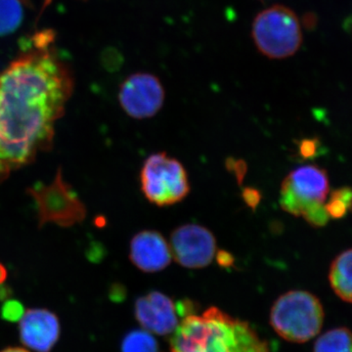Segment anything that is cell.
I'll use <instances>...</instances> for the list:
<instances>
[{
  "label": "cell",
  "instance_id": "5",
  "mask_svg": "<svg viewBox=\"0 0 352 352\" xmlns=\"http://www.w3.org/2000/svg\"><path fill=\"white\" fill-rule=\"evenodd\" d=\"M252 36L259 52L270 59L293 56L302 43L298 16L284 6L261 11L252 23Z\"/></svg>",
  "mask_w": 352,
  "mask_h": 352
},
{
  "label": "cell",
  "instance_id": "4",
  "mask_svg": "<svg viewBox=\"0 0 352 352\" xmlns=\"http://www.w3.org/2000/svg\"><path fill=\"white\" fill-rule=\"evenodd\" d=\"M323 305L307 291L287 292L277 298L270 311V324L287 342L303 344L320 333L324 323Z\"/></svg>",
  "mask_w": 352,
  "mask_h": 352
},
{
  "label": "cell",
  "instance_id": "22",
  "mask_svg": "<svg viewBox=\"0 0 352 352\" xmlns=\"http://www.w3.org/2000/svg\"><path fill=\"white\" fill-rule=\"evenodd\" d=\"M215 254H217V261L220 266L228 267V266H231L234 263V258L228 252L220 250Z\"/></svg>",
  "mask_w": 352,
  "mask_h": 352
},
{
  "label": "cell",
  "instance_id": "9",
  "mask_svg": "<svg viewBox=\"0 0 352 352\" xmlns=\"http://www.w3.org/2000/svg\"><path fill=\"white\" fill-rule=\"evenodd\" d=\"M164 98L166 94L163 85L152 74H133L120 87V106L133 119L154 117L163 108Z\"/></svg>",
  "mask_w": 352,
  "mask_h": 352
},
{
  "label": "cell",
  "instance_id": "10",
  "mask_svg": "<svg viewBox=\"0 0 352 352\" xmlns=\"http://www.w3.org/2000/svg\"><path fill=\"white\" fill-rule=\"evenodd\" d=\"M134 315L141 327L154 335H170L179 325L175 303L161 292H151L136 300Z\"/></svg>",
  "mask_w": 352,
  "mask_h": 352
},
{
  "label": "cell",
  "instance_id": "13",
  "mask_svg": "<svg viewBox=\"0 0 352 352\" xmlns=\"http://www.w3.org/2000/svg\"><path fill=\"white\" fill-rule=\"evenodd\" d=\"M331 288L344 302L352 303V249L340 252L329 271Z\"/></svg>",
  "mask_w": 352,
  "mask_h": 352
},
{
  "label": "cell",
  "instance_id": "15",
  "mask_svg": "<svg viewBox=\"0 0 352 352\" xmlns=\"http://www.w3.org/2000/svg\"><path fill=\"white\" fill-rule=\"evenodd\" d=\"M23 16V0H0V36L16 31L22 23Z\"/></svg>",
  "mask_w": 352,
  "mask_h": 352
},
{
  "label": "cell",
  "instance_id": "17",
  "mask_svg": "<svg viewBox=\"0 0 352 352\" xmlns=\"http://www.w3.org/2000/svg\"><path fill=\"white\" fill-rule=\"evenodd\" d=\"M325 208L330 219H340L352 212V189L344 187L335 190L325 204Z\"/></svg>",
  "mask_w": 352,
  "mask_h": 352
},
{
  "label": "cell",
  "instance_id": "6",
  "mask_svg": "<svg viewBox=\"0 0 352 352\" xmlns=\"http://www.w3.org/2000/svg\"><path fill=\"white\" fill-rule=\"evenodd\" d=\"M145 198L157 207H168L184 200L190 193L187 171L183 164L166 153L146 159L140 173Z\"/></svg>",
  "mask_w": 352,
  "mask_h": 352
},
{
  "label": "cell",
  "instance_id": "8",
  "mask_svg": "<svg viewBox=\"0 0 352 352\" xmlns=\"http://www.w3.org/2000/svg\"><path fill=\"white\" fill-rule=\"evenodd\" d=\"M171 256L176 263L189 270H201L212 263L217 254L214 234L198 224L177 227L170 235Z\"/></svg>",
  "mask_w": 352,
  "mask_h": 352
},
{
  "label": "cell",
  "instance_id": "11",
  "mask_svg": "<svg viewBox=\"0 0 352 352\" xmlns=\"http://www.w3.org/2000/svg\"><path fill=\"white\" fill-rule=\"evenodd\" d=\"M61 333L57 315L44 308L25 312L20 320L19 335L22 344L36 352H50Z\"/></svg>",
  "mask_w": 352,
  "mask_h": 352
},
{
  "label": "cell",
  "instance_id": "23",
  "mask_svg": "<svg viewBox=\"0 0 352 352\" xmlns=\"http://www.w3.org/2000/svg\"><path fill=\"white\" fill-rule=\"evenodd\" d=\"M7 278V270L6 268L0 263V285H2L6 282Z\"/></svg>",
  "mask_w": 352,
  "mask_h": 352
},
{
  "label": "cell",
  "instance_id": "20",
  "mask_svg": "<svg viewBox=\"0 0 352 352\" xmlns=\"http://www.w3.org/2000/svg\"><path fill=\"white\" fill-rule=\"evenodd\" d=\"M320 142L317 139H303L298 143V154L303 159H310L316 156L320 149Z\"/></svg>",
  "mask_w": 352,
  "mask_h": 352
},
{
  "label": "cell",
  "instance_id": "14",
  "mask_svg": "<svg viewBox=\"0 0 352 352\" xmlns=\"http://www.w3.org/2000/svg\"><path fill=\"white\" fill-rule=\"evenodd\" d=\"M314 352H352V332L349 328H333L315 342Z\"/></svg>",
  "mask_w": 352,
  "mask_h": 352
},
{
  "label": "cell",
  "instance_id": "12",
  "mask_svg": "<svg viewBox=\"0 0 352 352\" xmlns=\"http://www.w3.org/2000/svg\"><path fill=\"white\" fill-rule=\"evenodd\" d=\"M129 258L134 266L145 273L166 270L171 263L170 244L156 230H144L131 239Z\"/></svg>",
  "mask_w": 352,
  "mask_h": 352
},
{
  "label": "cell",
  "instance_id": "18",
  "mask_svg": "<svg viewBox=\"0 0 352 352\" xmlns=\"http://www.w3.org/2000/svg\"><path fill=\"white\" fill-rule=\"evenodd\" d=\"M25 312L24 305L18 300H7L1 308V317L6 321L17 322L22 319Z\"/></svg>",
  "mask_w": 352,
  "mask_h": 352
},
{
  "label": "cell",
  "instance_id": "2",
  "mask_svg": "<svg viewBox=\"0 0 352 352\" xmlns=\"http://www.w3.org/2000/svg\"><path fill=\"white\" fill-rule=\"evenodd\" d=\"M170 344L171 352H270L247 323L215 307L185 317Z\"/></svg>",
  "mask_w": 352,
  "mask_h": 352
},
{
  "label": "cell",
  "instance_id": "24",
  "mask_svg": "<svg viewBox=\"0 0 352 352\" xmlns=\"http://www.w3.org/2000/svg\"><path fill=\"white\" fill-rule=\"evenodd\" d=\"M0 352H30L27 349H22V347H7Z\"/></svg>",
  "mask_w": 352,
  "mask_h": 352
},
{
  "label": "cell",
  "instance_id": "3",
  "mask_svg": "<svg viewBox=\"0 0 352 352\" xmlns=\"http://www.w3.org/2000/svg\"><path fill=\"white\" fill-rule=\"evenodd\" d=\"M329 190L325 170L314 164L302 166L282 182L280 205L285 212L302 217L310 226L323 227L330 219L325 208Z\"/></svg>",
  "mask_w": 352,
  "mask_h": 352
},
{
  "label": "cell",
  "instance_id": "7",
  "mask_svg": "<svg viewBox=\"0 0 352 352\" xmlns=\"http://www.w3.org/2000/svg\"><path fill=\"white\" fill-rule=\"evenodd\" d=\"M38 206L39 226L54 223L69 227L85 219L87 208L80 197L65 182L61 170L50 185L38 184L28 190Z\"/></svg>",
  "mask_w": 352,
  "mask_h": 352
},
{
  "label": "cell",
  "instance_id": "1",
  "mask_svg": "<svg viewBox=\"0 0 352 352\" xmlns=\"http://www.w3.org/2000/svg\"><path fill=\"white\" fill-rule=\"evenodd\" d=\"M53 38L36 34L0 74V183L50 149L73 94L72 72L51 48Z\"/></svg>",
  "mask_w": 352,
  "mask_h": 352
},
{
  "label": "cell",
  "instance_id": "16",
  "mask_svg": "<svg viewBox=\"0 0 352 352\" xmlns=\"http://www.w3.org/2000/svg\"><path fill=\"white\" fill-rule=\"evenodd\" d=\"M120 349L122 352H159V344L151 333L134 330L124 338Z\"/></svg>",
  "mask_w": 352,
  "mask_h": 352
},
{
  "label": "cell",
  "instance_id": "19",
  "mask_svg": "<svg viewBox=\"0 0 352 352\" xmlns=\"http://www.w3.org/2000/svg\"><path fill=\"white\" fill-rule=\"evenodd\" d=\"M226 164L227 170L233 173L238 183L240 185L242 184L248 171L247 163H245L244 160H236L234 157H228L226 160Z\"/></svg>",
  "mask_w": 352,
  "mask_h": 352
},
{
  "label": "cell",
  "instance_id": "21",
  "mask_svg": "<svg viewBox=\"0 0 352 352\" xmlns=\"http://www.w3.org/2000/svg\"><path fill=\"white\" fill-rule=\"evenodd\" d=\"M242 197L245 205L254 210L258 207L259 203H261V198H263L261 191L258 189L252 188V187H245L243 190Z\"/></svg>",
  "mask_w": 352,
  "mask_h": 352
}]
</instances>
